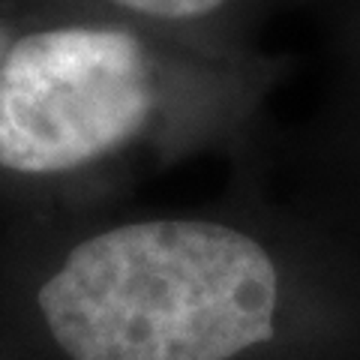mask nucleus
<instances>
[{"label": "nucleus", "instance_id": "f257e3e1", "mask_svg": "<svg viewBox=\"0 0 360 360\" xmlns=\"http://www.w3.org/2000/svg\"><path fill=\"white\" fill-rule=\"evenodd\" d=\"M279 276L250 234L153 219L94 234L39 288L70 360H231L274 336Z\"/></svg>", "mask_w": 360, "mask_h": 360}, {"label": "nucleus", "instance_id": "7ed1b4c3", "mask_svg": "<svg viewBox=\"0 0 360 360\" xmlns=\"http://www.w3.org/2000/svg\"><path fill=\"white\" fill-rule=\"evenodd\" d=\"M111 4L153 18H198L213 13L225 0H111Z\"/></svg>", "mask_w": 360, "mask_h": 360}, {"label": "nucleus", "instance_id": "f03ea898", "mask_svg": "<svg viewBox=\"0 0 360 360\" xmlns=\"http://www.w3.org/2000/svg\"><path fill=\"white\" fill-rule=\"evenodd\" d=\"M156 103L141 42L108 27H54L0 60V168L60 174L123 148Z\"/></svg>", "mask_w": 360, "mask_h": 360}]
</instances>
